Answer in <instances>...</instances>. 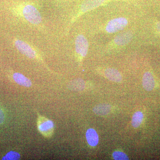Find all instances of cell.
<instances>
[{"instance_id":"obj_5","label":"cell","mask_w":160,"mask_h":160,"mask_svg":"<svg viewBox=\"0 0 160 160\" xmlns=\"http://www.w3.org/2000/svg\"><path fill=\"white\" fill-rule=\"evenodd\" d=\"M128 21L125 18H118L109 21L106 27V30L109 33H115L122 30L127 26Z\"/></svg>"},{"instance_id":"obj_7","label":"cell","mask_w":160,"mask_h":160,"mask_svg":"<svg viewBox=\"0 0 160 160\" xmlns=\"http://www.w3.org/2000/svg\"><path fill=\"white\" fill-rule=\"evenodd\" d=\"M133 34L131 31H126L118 35L114 39L115 44L118 46H125L132 40Z\"/></svg>"},{"instance_id":"obj_2","label":"cell","mask_w":160,"mask_h":160,"mask_svg":"<svg viewBox=\"0 0 160 160\" xmlns=\"http://www.w3.org/2000/svg\"><path fill=\"white\" fill-rule=\"evenodd\" d=\"M22 16L27 22L33 25H39L42 22V18L39 11L33 5L26 4L22 7Z\"/></svg>"},{"instance_id":"obj_11","label":"cell","mask_w":160,"mask_h":160,"mask_svg":"<svg viewBox=\"0 0 160 160\" xmlns=\"http://www.w3.org/2000/svg\"><path fill=\"white\" fill-rule=\"evenodd\" d=\"M111 106L109 104L102 103L93 107L92 111L97 115L105 116L109 114L111 110Z\"/></svg>"},{"instance_id":"obj_9","label":"cell","mask_w":160,"mask_h":160,"mask_svg":"<svg viewBox=\"0 0 160 160\" xmlns=\"http://www.w3.org/2000/svg\"><path fill=\"white\" fill-rule=\"evenodd\" d=\"M105 77L108 80L115 82H120L122 79L119 72L113 68H107L104 72Z\"/></svg>"},{"instance_id":"obj_13","label":"cell","mask_w":160,"mask_h":160,"mask_svg":"<svg viewBox=\"0 0 160 160\" xmlns=\"http://www.w3.org/2000/svg\"><path fill=\"white\" fill-rule=\"evenodd\" d=\"M68 87L72 91H82L85 89V82L82 79H75L69 82Z\"/></svg>"},{"instance_id":"obj_12","label":"cell","mask_w":160,"mask_h":160,"mask_svg":"<svg viewBox=\"0 0 160 160\" xmlns=\"http://www.w3.org/2000/svg\"><path fill=\"white\" fill-rule=\"evenodd\" d=\"M86 138L88 144L90 146H97L99 142L98 136L97 132L93 129H89L86 132Z\"/></svg>"},{"instance_id":"obj_1","label":"cell","mask_w":160,"mask_h":160,"mask_svg":"<svg viewBox=\"0 0 160 160\" xmlns=\"http://www.w3.org/2000/svg\"><path fill=\"white\" fill-rule=\"evenodd\" d=\"M14 45L18 51L26 57L41 62L43 61L37 50L29 43L22 40L17 39L15 41Z\"/></svg>"},{"instance_id":"obj_10","label":"cell","mask_w":160,"mask_h":160,"mask_svg":"<svg viewBox=\"0 0 160 160\" xmlns=\"http://www.w3.org/2000/svg\"><path fill=\"white\" fill-rule=\"evenodd\" d=\"M12 78L15 82L20 86L30 87L32 85V83L29 79L19 72L14 73L12 76Z\"/></svg>"},{"instance_id":"obj_8","label":"cell","mask_w":160,"mask_h":160,"mask_svg":"<svg viewBox=\"0 0 160 160\" xmlns=\"http://www.w3.org/2000/svg\"><path fill=\"white\" fill-rule=\"evenodd\" d=\"M143 87L147 91H152L154 89L155 81L153 76L149 72H146L144 73L142 78Z\"/></svg>"},{"instance_id":"obj_3","label":"cell","mask_w":160,"mask_h":160,"mask_svg":"<svg viewBox=\"0 0 160 160\" xmlns=\"http://www.w3.org/2000/svg\"><path fill=\"white\" fill-rule=\"evenodd\" d=\"M38 130L45 138H51L54 132V123L45 117L38 116L37 120Z\"/></svg>"},{"instance_id":"obj_17","label":"cell","mask_w":160,"mask_h":160,"mask_svg":"<svg viewBox=\"0 0 160 160\" xmlns=\"http://www.w3.org/2000/svg\"><path fill=\"white\" fill-rule=\"evenodd\" d=\"M5 120V114L3 110L0 108V125L4 122Z\"/></svg>"},{"instance_id":"obj_16","label":"cell","mask_w":160,"mask_h":160,"mask_svg":"<svg viewBox=\"0 0 160 160\" xmlns=\"http://www.w3.org/2000/svg\"><path fill=\"white\" fill-rule=\"evenodd\" d=\"M112 157L115 160H129V157L127 155L122 152L115 151L112 153Z\"/></svg>"},{"instance_id":"obj_4","label":"cell","mask_w":160,"mask_h":160,"mask_svg":"<svg viewBox=\"0 0 160 160\" xmlns=\"http://www.w3.org/2000/svg\"><path fill=\"white\" fill-rule=\"evenodd\" d=\"M89 49V43L86 38L82 34L78 35L75 40V50L77 54L82 60L86 56Z\"/></svg>"},{"instance_id":"obj_18","label":"cell","mask_w":160,"mask_h":160,"mask_svg":"<svg viewBox=\"0 0 160 160\" xmlns=\"http://www.w3.org/2000/svg\"><path fill=\"white\" fill-rule=\"evenodd\" d=\"M157 28L158 31L160 33V22H158L157 24Z\"/></svg>"},{"instance_id":"obj_6","label":"cell","mask_w":160,"mask_h":160,"mask_svg":"<svg viewBox=\"0 0 160 160\" xmlns=\"http://www.w3.org/2000/svg\"><path fill=\"white\" fill-rule=\"evenodd\" d=\"M105 1L106 0H86L82 4L78 13L76 15L75 17L73 18V21H74L80 16L84 14L85 12L98 8L102 5Z\"/></svg>"},{"instance_id":"obj_14","label":"cell","mask_w":160,"mask_h":160,"mask_svg":"<svg viewBox=\"0 0 160 160\" xmlns=\"http://www.w3.org/2000/svg\"><path fill=\"white\" fill-rule=\"evenodd\" d=\"M144 115L141 111H137L135 112L132 119V125L135 128H138L142 122Z\"/></svg>"},{"instance_id":"obj_15","label":"cell","mask_w":160,"mask_h":160,"mask_svg":"<svg viewBox=\"0 0 160 160\" xmlns=\"http://www.w3.org/2000/svg\"><path fill=\"white\" fill-rule=\"evenodd\" d=\"M21 156L18 152L15 151H10L7 153L2 158L3 160H17L20 159Z\"/></svg>"}]
</instances>
